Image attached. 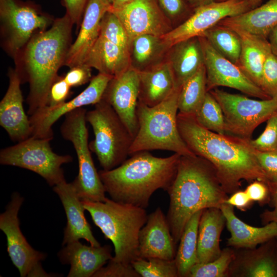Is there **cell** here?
I'll list each match as a JSON object with an SVG mask.
<instances>
[{
  "label": "cell",
  "mask_w": 277,
  "mask_h": 277,
  "mask_svg": "<svg viewBox=\"0 0 277 277\" xmlns=\"http://www.w3.org/2000/svg\"><path fill=\"white\" fill-rule=\"evenodd\" d=\"M169 48L161 36L145 34L139 35L130 44V53L132 67L138 71L144 70Z\"/></svg>",
  "instance_id": "cell-32"
},
{
  "label": "cell",
  "mask_w": 277,
  "mask_h": 277,
  "mask_svg": "<svg viewBox=\"0 0 277 277\" xmlns=\"http://www.w3.org/2000/svg\"><path fill=\"white\" fill-rule=\"evenodd\" d=\"M169 62L175 86L180 88L204 65L203 50L199 37L180 42L172 46Z\"/></svg>",
  "instance_id": "cell-28"
},
{
  "label": "cell",
  "mask_w": 277,
  "mask_h": 277,
  "mask_svg": "<svg viewBox=\"0 0 277 277\" xmlns=\"http://www.w3.org/2000/svg\"><path fill=\"white\" fill-rule=\"evenodd\" d=\"M231 236L227 245L236 249H253L277 237V223L270 222L261 227L249 225L235 214L233 206L224 203L220 208Z\"/></svg>",
  "instance_id": "cell-24"
},
{
  "label": "cell",
  "mask_w": 277,
  "mask_h": 277,
  "mask_svg": "<svg viewBox=\"0 0 277 277\" xmlns=\"http://www.w3.org/2000/svg\"><path fill=\"white\" fill-rule=\"evenodd\" d=\"M202 36L222 55L238 65L241 42L235 31L217 24L206 31Z\"/></svg>",
  "instance_id": "cell-34"
},
{
  "label": "cell",
  "mask_w": 277,
  "mask_h": 277,
  "mask_svg": "<svg viewBox=\"0 0 277 277\" xmlns=\"http://www.w3.org/2000/svg\"><path fill=\"white\" fill-rule=\"evenodd\" d=\"M106 1L111 5L113 0H106Z\"/></svg>",
  "instance_id": "cell-54"
},
{
  "label": "cell",
  "mask_w": 277,
  "mask_h": 277,
  "mask_svg": "<svg viewBox=\"0 0 277 277\" xmlns=\"http://www.w3.org/2000/svg\"><path fill=\"white\" fill-rule=\"evenodd\" d=\"M234 256L233 249L225 248L214 260L206 263L196 264L191 269L188 277H226Z\"/></svg>",
  "instance_id": "cell-37"
},
{
  "label": "cell",
  "mask_w": 277,
  "mask_h": 277,
  "mask_svg": "<svg viewBox=\"0 0 277 277\" xmlns=\"http://www.w3.org/2000/svg\"><path fill=\"white\" fill-rule=\"evenodd\" d=\"M99 36L130 52V45L126 31L110 9L102 18Z\"/></svg>",
  "instance_id": "cell-38"
},
{
  "label": "cell",
  "mask_w": 277,
  "mask_h": 277,
  "mask_svg": "<svg viewBox=\"0 0 277 277\" xmlns=\"http://www.w3.org/2000/svg\"><path fill=\"white\" fill-rule=\"evenodd\" d=\"M246 0L216 1L193 10L182 24L161 36L169 49L175 44L193 37H200L222 19L254 8Z\"/></svg>",
  "instance_id": "cell-13"
},
{
  "label": "cell",
  "mask_w": 277,
  "mask_h": 277,
  "mask_svg": "<svg viewBox=\"0 0 277 277\" xmlns=\"http://www.w3.org/2000/svg\"><path fill=\"white\" fill-rule=\"evenodd\" d=\"M181 155H153L148 151L131 155L118 166L98 171L105 191L120 203L146 208L158 189L167 191L176 173Z\"/></svg>",
  "instance_id": "cell-4"
},
{
  "label": "cell",
  "mask_w": 277,
  "mask_h": 277,
  "mask_svg": "<svg viewBox=\"0 0 277 277\" xmlns=\"http://www.w3.org/2000/svg\"><path fill=\"white\" fill-rule=\"evenodd\" d=\"M276 238H277V237H276Z\"/></svg>",
  "instance_id": "cell-55"
},
{
  "label": "cell",
  "mask_w": 277,
  "mask_h": 277,
  "mask_svg": "<svg viewBox=\"0 0 277 277\" xmlns=\"http://www.w3.org/2000/svg\"><path fill=\"white\" fill-rule=\"evenodd\" d=\"M180 88L161 103L152 107L138 101L136 115L138 130L129 154L151 150H164L181 156H194L183 140L177 127Z\"/></svg>",
  "instance_id": "cell-6"
},
{
  "label": "cell",
  "mask_w": 277,
  "mask_h": 277,
  "mask_svg": "<svg viewBox=\"0 0 277 277\" xmlns=\"http://www.w3.org/2000/svg\"><path fill=\"white\" fill-rule=\"evenodd\" d=\"M138 101L154 106L169 96L177 88L168 61L159 63L139 71Z\"/></svg>",
  "instance_id": "cell-25"
},
{
  "label": "cell",
  "mask_w": 277,
  "mask_h": 277,
  "mask_svg": "<svg viewBox=\"0 0 277 277\" xmlns=\"http://www.w3.org/2000/svg\"><path fill=\"white\" fill-rule=\"evenodd\" d=\"M193 116L196 122L204 128L221 134H226L222 108L209 91Z\"/></svg>",
  "instance_id": "cell-35"
},
{
  "label": "cell",
  "mask_w": 277,
  "mask_h": 277,
  "mask_svg": "<svg viewBox=\"0 0 277 277\" xmlns=\"http://www.w3.org/2000/svg\"><path fill=\"white\" fill-rule=\"evenodd\" d=\"M253 151L270 185L277 184V150L261 151L253 148Z\"/></svg>",
  "instance_id": "cell-42"
},
{
  "label": "cell",
  "mask_w": 277,
  "mask_h": 277,
  "mask_svg": "<svg viewBox=\"0 0 277 277\" xmlns=\"http://www.w3.org/2000/svg\"><path fill=\"white\" fill-rule=\"evenodd\" d=\"M140 86L139 71L131 66L111 78L102 98L112 107L134 137L138 130L136 109Z\"/></svg>",
  "instance_id": "cell-17"
},
{
  "label": "cell",
  "mask_w": 277,
  "mask_h": 277,
  "mask_svg": "<svg viewBox=\"0 0 277 277\" xmlns=\"http://www.w3.org/2000/svg\"><path fill=\"white\" fill-rule=\"evenodd\" d=\"M245 191L251 201L262 204L270 202L269 188L268 185L263 182L254 181L247 187Z\"/></svg>",
  "instance_id": "cell-45"
},
{
  "label": "cell",
  "mask_w": 277,
  "mask_h": 277,
  "mask_svg": "<svg viewBox=\"0 0 277 277\" xmlns=\"http://www.w3.org/2000/svg\"><path fill=\"white\" fill-rule=\"evenodd\" d=\"M8 75V88L0 102V125L18 143L31 136L32 127L24 109L19 75L15 68L10 69Z\"/></svg>",
  "instance_id": "cell-18"
},
{
  "label": "cell",
  "mask_w": 277,
  "mask_h": 277,
  "mask_svg": "<svg viewBox=\"0 0 277 277\" xmlns=\"http://www.w3.org/2000/svg\"><path fill=\"white\" fill-rule=\"evenodd\" d=\"M138 242V258L174 259L175 245L166 216L160 207L148 215L140 231Z\"/></svg>",
  "instance_id": "cell-20"
},
{
  "label": "cell",
  "mask_w": 277,
  "mask_h": 277,
  "mask_svg": "<svg viewBox=\"0 0 277 277\" xmlns=\"http://www.w3.org/2000/svg\"><path fill=\"white\" fill-rule=\"evenodd\" d=\"M91 68L82 64L71 68L64 76V78L71 87L82 86L91 80Z\"/></svg>",
  "instance_id": "cell-44"
},
{
  "label": "cell",
  "mask_w": 277,
  "mask_h": 277,
  "mask_svg": "<svg viewBox=\"0 0 277 277\" xmlns=\"http://www.w3.org/2000/svg\"><path fill=\"white\" fill-rule=\"evenodd\" d=\"M217 1V0H216Z\"/></svg>",
  "instance_id": "cell-56"
},
{
  "label": "cell",
  "mask_w": 277,
  "mask_h": 277,
  "mask_svg": "<svg viewBox=\"0 0 277 277\" xmlns=\"http://www.w3.org/2000/svg\"><path fill=\"white\" fill-rule=\"evenodd\" d=\"M271 53L277 57V25L271 30L268 37Z\"/></svg>",
  "instance_id": "cell-50"
},
{
  "label": "cell",
  "mask_w": 277,
  "mask_h": 277,
  "mask_svg": "<svg viewBox=\"0 0 277 277\" xmlns=\"http://www.w3.org/2000/svg\"><path fill=\"white\" fill-rule=\"evenodd\" d=\"M112 76L98 73L90 81L89 85L71 100L55 107L45 106L37 110L29 117L32 135L36 138H53L52 127L62 116L84 106L95 105L103 98Z\"/></svg>",
  "instance_id": "cell-15"
},
{
  "label": "cell",
  "mask_w": 277,
  "mask_h": 277,
  "mask_svg": "<svg viewBox=\"0 0 277 277\" xmlns=\"http://www.w3.org/2000/svg\"><path fill=\"white\" fill-rule=\"evenodd\" d=\"M232 30L239 35L241 42L238 65L255 84L261 88L264 65L267 57L271 53L268 38L241 30Z\"/></svg>",
  "instance_id": "cell-29"
},
{
  "label": "cell",
  "mask_w": 277,
  "mask_h": 277,
  "mask_svg": "<svg viewBox=\"0 0 277 277\" xmlns=\"http://www.w3.org/2000/svg\"><path fill=\"white\" fill-rule=\"evenodd\" d=\"M199 37L204 53L207 91L224 86L261 100L271 98L238 65L219 53L204 37Z\"/></svg>",
  "instance_id": "cell-14"
},
{
  "label": "cell",
  "mask_w": 277,
  "mask_h": 277,
  "mask_svg": "<svg viewBox=\"0 0 277 277\" xmlns=\"http://www.w3.org/2000/svg\"><path fill=\"white\" fill-rule=\"evenodd\" d=\"M132 0H113L111 5V9H117L127 4Z\"/></svg>",
  "instance_id": "cell-52"
},
{
  "label": "cell",
  "mask_w": 277,
  "mask_h": 277,
  "mask_svg": "<svg viewBox=\"0 0 277 277\" xmlns=\"http://www.w3.org/2000/svg\"><path fill=\"white\" fill-rule=\"evenodd\" d=\"M225 223V217L220 208L203 210L198 228L197 263L210 262L220 256L222 251L220 239Z\"/></svg>",
  "instance_id": "cell-27"
},
{
  "label": "cell",
  "mask_w": 277,
  "mask_h": 277,
  "mask_svg": "<svg viewBox=\"0 0 277 277\" xmlns=\"http://www.w3.org/2000/svg\"><path fill=\"white\" fill-rule=\"evenodd\" d=\"M93 277H140V275L132 264L115 261L112 259L106 266L96 272Z\"/></svg>",
  "instance_id": "cell-41"
},
{
  "label": "cell",
  "mask_w": 277,
  "mask_h": 277,
  "mask_svg": "<svg viewBox=\"0 0 277 277\" xmlns=\"http://www.w3.org/2000/svg\"><path fill=\"white\" fill-rule=\"evenodd\" d=\"M207 92L206 72L204 65L180 88L179 113L193 115L202 104Z\"/></svg>",
  "instance_id": "cell-33"
},
{
  "label": "cell",
  "mask_w": 277,
  "mask_h": 277,
  "mask_svg": "<svg viewBox=\"0 0 277 277\" xmlns=\"http://www.w3.org/2000/svg\"><path fill=\"white\" fill-rule=\"evenodd\" d=\"M106 0H88L80 24L78 34L68 51L64 66L71 68L82 65L100 35L102 18L110 10Z\"/></svg>",
  "instance_id": "cell-21"
},
{
  "label": "cell",
  "mask_w": 277,
  "mask_h": 277,
  "mask_svg": "<svg viewBox=\"0 0 277 277\" xmlns=\"http://www.w3.org/2000/svg\"><path fill=\"white\" fill-rule=\"evenodd\" d=\"M261 88L271 98L277 99V57L272 53L264 65Z\"/></svg>",
  "instance_id": "cell-40"
},
{
  "label": "cell",
  "mask_w": 277,
  "mask_h": 277,
  "mask_svg": "<svg viewBox=\"0 0 277 277\" xmlns=\"http://www.w3.org/2000/svg\"><path fill=\"white\" fill-rule=\"evenodd\" d=\"M189 7L194 10L210 4L216 0H187Z\"/></svg>",
  "instance_id": "cell-51"
},
{
  "label": "cell",
  "mask_w": 277,
  "mask_h": 277,
  "mask_svg": "<svg viewBox=\"0 0 277 277\" xmlns=\"http://www.w3.org/2000/svg\"><path fill=\"white\" fill-rule=\"evenodd\" d=\"M94 105L86 116L94 135L89 146L103 169L109 170L127 159L134 137L109 104L102 99Z\"/></svg>",
  "instance_id": "cell-7"
},
{
  "label": "cell",
  "mask_w": 277,
  "mask_h": 277,
  "mask_svg": "<svg viewBox=\"0 0 277 277\" xmlns=\"http://www.w3.org/2000/svg\"><path fill=\"white\" fill-rule=\"evenodd\" d=\"M0 20L3 47L15 60L32 37L54 19L32 2L0 0Z\"/></svg>",
  "instance_id": "cell-9"
},
{
  "label": "cell",
  "mask_w": 277,
  "mask_h": 277,
  "mask_svg": "<svg viewBox=\"0 0 277 277\" xmlns=\"http://www.w3.org/2000/svg\"><path fill=\"white\" fill-rule=\"evenodd\" d=\"M218 24L268 38L277 25V0H267L265 4L244 13L227 17Z\"/></svg>",
  "instance_id": "cell-26"
},
{
  "label": "cell",
  "mask_w": 277,
  "mask_h": 277,
  "mask_svg": "<svg viewBox=\"0 0 277 277\" xmlns=\"http://www.w3.org/2000/svg\"><path fill=\"white\" fill-rule=\"evenodd\" d=\"M110 10L121 21L130 45L139 35L162 36L172 29L157 0H132L120 8Z\"/></svg>",
  "instance_id": "cell-16"
},
{
  "label": "cell",
  "mask_w": 277,
  "mask_h": 277,
  "mask_svg": "<svg viewBox=\"0 0 277 277\" xmlns=\"http://www.w3.org/2000/svg\"><path fill=\"white\" fill-rule=\"evenodd\" d=\"M53 190L58 195L67 217L62 245L84 239L91 246H100L85 218V209L72 183L63 181L54 186Z\"/></svg>",
  "instance_id": "cell-22"
},
{
  "label": "cell",
  "mask_w": 277,
  "mask_h": 277,
  "mask_svg": "<svg viewBox=\"0 0 277 277\" xmlns=\"http://www.w3.org/2000/svg\"><path fill=\"white\" fill-rule=\"evenodd\" d=\"M218 1H226V0H217ZM250 2L255 8L257 6H259L261 5V3L264 0H246Z\"/></svg>",
  "instance_id": "cell-53"
},
{
  "label": "cell",
  "mask_w": 277,
  "mask_h": 277,
  "mask_svg": "<svg viewBox=\"0 0 277 277\" xmlns=\"http://www.w3.org/2000/svg\"><path fill=\"white\" fill-rule=\"evenodd\" d=\"M109 245L93 246L75 241L66 245L58 253L61 262L70 265L68 277H91L113 256Z\"/></svg>",
  "instance_id": "cell-23"
},
{
  "label": "cell",
  "mask_w": 277,
  "mask_h": 277,
  "mask_svg": "<svg viewBox=\"0 0 277 277\" xmlns=\"http://www.w3.org/2000/svg\"><path fill=\"white\" fill-rule=\"evenodd\" d=\"M23 201L18 193H13L6 210L0 215V229L6 236L8 254L21 276H51L41 264L46 254L34 249L21 230L18 214Z\"/></svg>",
  "instance_id": "cell-12"
},
{
  "label": "cell",
  "mask_w": 277,
  "mask_h": 277,
  "mask_svg": "<svg viewBox=\"0 0 277 277\" xmlns=\"http://www.w3.org/2000/svg\"><path fill=\"white\" fill-rule=\"evenodd\" d=\"M161 8L170 18H176L184 15L188 10L184 0H157Z\"/></svg>",
  "instance_id": "cell-46"
},
{
  "label": "cell",
  "mask_w": 277,
  "mask_h": 277,
  "mask_svg": "<svg viewBox=\"0 0 277 277\" xmlns=\"http://www.w3.org/2000/svg\"><path fill=\"white\" fill-rule=\"evenodd\" d=\"M87 110L76 109L65 116L60 131L63 137L72 144L78 163V173L72 182L82 201L105 202L106 192L94 166L88 143Z\"/></svg>",
  "instance_id": "cell-8"
},
{
  "label": "cell",
  "mask_w": 277,
  "mask_h": 277,
  "mask_svg": "<svg viewBox=\"0 0 277 277\" xmlns=\"http://www.w3.org/2000/svg\"><path fill=\"white\" fill-rule=\"evenodd\" d=\"M251 202L245 191L238 190L227 199L224 203L243 210L248 206Z\"/></svg>",
  "instance_id": "cell-49"
},
{
  "label": "cell",
  "mask_w": 277,
  "mask_h": 277,
  "mask_svg": "<svg viewBox=\"0 0 277 277\" xmlns=\"http://www.w3.org/2000/svg\"><path fill=\"white\" fill-rule=\"evenodd\" d=\"M177 123L186 145L195 155L212 165L227 194L238 191L243 180H258L269 186L249 140L207 130L200 125L192 115L179 113Z\"/></svg>",
  "instance_id": "cell-1"
},
{
  "label": "cell",
  "mask_w": 277,
  "mask_h": 277,
  "mask_svg": "<svg viewBox=\"0 0 277 277\" xmlns=\"http://www.w3.org/2000/svg\"><path fill=\"white\" fill-rule=\"evenodd\" d=\"M88 0H63L66 14L70 17L73 25L81 23L84 12Z\"/></svg>",
  "instance_id": "cell-47"
},
{
  "label": "cell",
  "mask_w": 277,
  "mask_h": 277,
  "mask_svg": "<svg viewBox=\"0 0 277 277\" xmlns=\"http://www.w3.org/2000/svg\"><path fill=\"white\" fill-rule=\"evenodd\" d=\"M51 140L30 136L16 144L1 150L2 165L18 167L32 171L51 186L65 181L62 165L70 163V155H59L50 146Z\"/></svg>",
  "instance_id": "cell-10"
},
{
  "label": "cell",
  "mask_w": 277,
  "mask_h": 277,
  "mask_svg": "<svg viewBox=\"0 0 277 277\" xmlns=\"http://www.w3.org/2000/svg\"><path fill=\"white\" fill-rule=\"evenodd\" d=\"M235 251L227 276L277 277V238L258 248Z\"/></svg>",
  "instance_id": "cell-19"
},
{
  "label": "cell",
  "mask_w": 277,
  "mask_h": 277,
  "mask_svg": "<svg viewBox=\"0 0 277 277\" xmlns=\"http://www.w3.org/2000/svg\"><path fill=\"white\" fill-rule=\"evenodd\" d=\"M167 191L170 202L166 218L175 245L194 213L206 208H220L228 197L213 167L197 155L181 156Z\"/></svg>",
  "instance_id": "cell-3"
},
{
  "label": "cell",
  "mask_w": 277,
  "mask_h": 277,
  "mask_svg": "<svg viewBox=\"0 0 277 277\" xmlns=\"http://www.w3.org/2000/svg\"><path fill=\"white\" fill-rule=\"evenodd\" d=\"M249 143L254 149L261 151L277 150V111L267 120L263 133L255 140H249Z\"/></svg>",
  "instance_id": "cell-39"
},
{
  "label": "cell",
  "mask_w": 277,
  "mask_h": 277,
  "mask_svg": "<svg viewBox=\"0 0 277 277\" xmlns=\"http://www.w3.org/2000/svg\"><path fill=\"white\" fill-rule=\"evenodd\" d=\"M83 64L112 77L131 66L129 51L100 36L91 48Z\"/></svg>",
  "instance_id": "cell-30"
},
{
  "label": "cell",
  "mask_w": 277,
  "mask_h": 277,
  "mask_svg": "<svg viewBox=\"0 0 277 277\" xmlns=\"http://www.w3.org/2000/svg\"><path fill=\"white\" fill-rule=\"evenodd\" d=\"M94 224L112 243L115 261L131 264L138 258V237L148 215L145 208L116 202L82 201Z\"/></svg>",
  "instance_id": "cell-5"
},
{
  "label": "cell",
  "mask_w": 277,
  "mask_h": 277,
  "mask_svg": "<svg viewBox=\"0 0 277 277\" xmlns=\"http://www.w3.org/2000/svg\"><path fill=\"white\" fill-rule=\"evenodd\" d=\"M132 265L142 277H177L178 272L174 260L157 258H137Z\"/></svg>",
  "instance_id": "cell-36"
},
{
  "label": "cell",
  "mask_w": 277,
  "mask_h": 277,
  "mask_svg": "<svg viewBox=\"0 0 277 277\" xmlns=\"http://www.w3.org/2000/svg\"><path fill=\"white\" fill-rule=\"evenodd\" d=\"M70 88L64 76H58L50 88L46 106L55 107L66 102L70 94Z\"/></svg>",
  "instance_id": "cell-43"
},
{
  "label": "cell",
  "mask_w": 277,
  "mask_h": 277,
  "mask_svg": "<svg viewBox=\"0 0 277 277\" xmlns=\"http://www.w3.org/2000/svg\"><path fill=\"white\" fill-rule=\"evenodd\" d=\"M72 23L67 14L30 39L14 60L22 84L27 82L28 114L46 106L50 88L58 77L71 45Z\"/></svg>",
  "instance_id": "cell-2"
},
{
  "label": "cell",
  "mask_w": 277,
  "mask_h": 277,
  "mask_svg": "<svg viewBox=\"0 0 277 277\" xmlns=\"http://www.w3.org/2000/svg\"><path fill=\"white\" fill-rule=\"evenodd\" d=\"M220 104L226 134L246 140L255 129L277 111V99L256 100L214 88L209 91Z\"/></svg>",
  "instance_id": "cell-11"
},
{
  "label": "cell",
  "mask_w": 277,
  "mask_h": 277,
  "mask_svg": "<svg viewBox=\"0 0 277 277\" xmlns=\"http://www.w3.org/2000/svg\"><path fill=\"white\" fill-rule=\"evenodd\" d=\"M271 203V210H266L261 214V217L264 224L270 222L277 223V184H271L269 186Z\"/></svg>",
  "instance_id": "cell-48"
},
{
  "label": "cell",
  "mask_w": 277,
  "mask_h": 277,
  "mask_svg": "<svg viewBox=\"0 0 277 277\" xmlns=\"http://www.w3.org/2000/svg\"><path fill=\"white\" fill-rule=\"evenodd\" d=\"M203 210L196 212L190 217L181 236L174 258L180 277H188L191 269L198 262V228Z\"/></svg>",
  "instance_id": "cell-31"
}]
</instances>
